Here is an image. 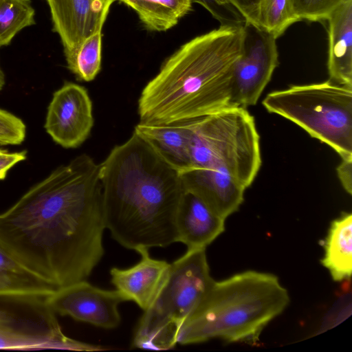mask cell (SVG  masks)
Returning a JSON list of instances; mask_svg holds the SVG:
<instances>
[{
  "label": "cell",
  "mask_w": 352,
  "mask_h": 352,
  "mask_svg": "<svg viewBox=\"0 0 352 352\" xmlns=\"http://www.w3.org/2000/svg\"><path fill=\"white\" fill-rule=\"evenodd\" d=\"M34 16L30 0H0V47L9 45L19 32L34 25Z\"/></svg>",
  "instance_id": "obj_21"
},
{
  "label": "cell",
  "mask_w": 352,
  "mask_h": 352,
  "mask_svg": "<svg viewBox=\"0 0 352 352\" xmlns=\"http://www.w3.org/2000/svg\"><path fill=\"white\" fill-rule=\"evenodd\" d=\"M48 296L0 293V349L76 351L107 349L67 337L47 302Z\"/></svg>",
  "instance_id": "obj_8"
},
{
  "label": "cell",
  "mask_w": 352,
  "mask_h": 352,
  "mask_svg": "<svg viewBox=\"0 0 352 352\" xmlns=\"http://www.w3.org/2000/svg\"><path fill=\"white\" fill-rule=\"evenodd\" d=\"M179 175L185 192L198 198L225 219L236 212L243 201L245 188L221 168L188 167L180 170Z\"/></svg>",
  "instance_id": "obj_13"
},
{
  "label": "cell",
  "mask_w": 352,
  "mask_h": 352,
  "mask_svg": "<svg viewBox=\"0 0 352 352\" xmlns=\"http://www.w3.org/2000/svg\"><path fill=\"white\" fill-rule=\"evenodd\" d=\"M347 0H289L295 16L301 20H327L331 14Z\"/></svg>",
  "instance_id": "obj_23"
},
{
  "label": "cell",
  "mask_w": 352,
  "mask_h": 352,
  "mask_svg": "<svg viewBox=\"0 0 352 352\" xmlns=\"http://www.w3.org/2000/svg\"><path fill=\"white\" fill-rule=\"evenodd\" d=\"M337 174L344 189L352 194V157L342 159L336 168Z\"/></svg>",
  "instance_id": "obj_30"
},
{
  "label": "cell",
  "mask_w": 352,
  "mask_h": 352,
  "mask_svg": "<svg viewBox=\"0 0 352 352\" xmlns=\"http://www.w3.org/2000/svg\"><path fill=\"white\" fill-rule=\"evenodd\" d=\"M213 280L206 248L187 250L170 264L158 293L144 311L134 335L133 346L157 351L174 348L183 323Z\"/></svg>",
  "instance_id": "obj_5"
},
{
  "label": "cell",
  "mask_w": 352,
  "mask_h": 352,
  "mask_svg": "<svg viewBox=\"0 0 352 352\" xmlns=\"http://www.w3.org/2000/svg\"><path fill=\"white\" fill-rule=\"evenodd\" d=\"M170 28L192 9V0H153Z\"/></svg>",
  "instance_id": "obj_26"
},
{
  "label": "cell",
  "mask_w": 352,
  "mask_h": 352,
  "mask_svg": "<svg viewBox=\"0 0 352 352\" xmlns=\"http://www.w3.org/2000/svg\"><path fill=\"white\" fill-rule=\"evenodd\" d=\"M94 126L92 102L87 89L65 82L56 91L49 104L45 129L57 144L76 148L89 137Z\"/></svg>",
  "instance_id": "obj_11"
},
{
  "label": "cell",
  "mask_w": 352,
  "mask_h": 352,
  "mask_svg": "<svg viewBox=\"0 0 352 352\" xmlns=\"http://www.w3.org/2000/svg\"><path fill=\"white\" fill-rule=\"evenodd\" d=\"M58 289L23 266L0 244V293L50 296Z\"/></svg>",
  "instance_id": "obj_19"
},
{
  "label": "cell",
  "mask_w": 352,
  "mask_h": 352,
  "mask_svg": "<svg viewBox=\"0 0 352 352\" xmlns=\"http://www.w3.org/2000/svg\"><path fill=\"white\" fill-rule=\"evenodd\" d=\"M261 0H227L242 16L245 24L257 28V14Z\"/></svg>",
  "instance_id": "obj_28"
},
{
  "label": "cell",
  "mask_w": 352,
  "mask_h": 352,
  "mask_svg": "<svg viewBox=\"0 0 352 352\" xmlns=\"http://www.w3.org/2000/svg\"><path fill=\"white\" fill-rule=\"evenodd\" d=\"M320 262L332 279H349L352 273V214L344 212L331 222Z\"/></svg>",
  "instance_id": "obj_18"
},
{
  "label": "cell",
  "mask_w": 352,
  "mask_h": 352,
  "mask_svg": "<svg viewBox=\"0 0 352 352\" xmlns=\"http://www.w3.org/2000/svg\"><path fill=\"white\" fill-rule=\"evenodd\" d=\"M242 52L234 63L232 100L236 107L256 104L278 65L276 38L250 24H245Z\"/></svg>",
  "instance_id": "obj_9"
},
{
  "label": "cell",
  "mask_w": 352,
  "mask_h": 352,
  "mask_svg": "<svg viewBox=\"0 0 352 352\" xmlns=\"http://www.w3.org/2000/svg\"><path fill=\"white\" fill-rule=\"evenodd\" d=\"M6 82L5 74L0 67V91L3 89Z\"/></svg>",
  "instance_id": "obj_31"
},
{
  "label": "cell",
  "mask_w": 352,
  "mask_h": 352,
  "mask_svg": "<svg viewBox=\"0 0 352 352\" xmlns=\"http://www.w3.org/2000/svg\"><path fill=\"white\" fill-rule=\"evenodd\" d=\"M327 20L329 80L352 87V0L343 3Z\"/></svg>",
  "instance_id": "obj_16"
},
{
  "label": "cell",
  "mask_w": 352,
  "mask_h": 352,
  "mask_svg": "<svg viewBox=\"0 0 352 352\" xmlns=\"http://www.w3.org/2000/svg\"><path fill=\"white\" fill-rule=\"evenodd\" d=\"M244 37V23L221 24L180 46L142 89L140 122L180 123L236 107L232 71Z\"/></svg>",
  "instance_id": "obj_3"
},
{
  "label": "cell",
  "mask_w": 352,
  "mask_h": 352,
  "mask_svg": "<svg viewBox=\"0 0 352 352\" xmlns=\"http://www.w3.org/2000/svg\"><path fill=\"white\" fill-rule=\"evenodd\" d=\"M262 104L331 146L342 159L352 157V87L330 80L292 85L269 93Z\"/></svg>",
  "instance_id": "obj_7"
},
{
  "label": "cell",
  "mask_w": 352,
  "mask_h": 352,
  "mask_svg": "<svg viewBox=\"0 0 352 352\" xmlns=\"http://www.w3.org/2000/svg\"><path fill=\"white\" fill-rule=\"evenodd\" d=\"M225 221L198 198L185 192L176 217L177 242L187 250L206 248L224 232Z\"/></svg>",
  "instance_id": "obj_15"
},
{
  "label": "cell",
  "mask_w": 352,
  "mask_h": 352,
  "mask_svg": "<svg viewBox=\"0 0 352 352\" xmlns=\"http://www.w3.org/2000/svg\"><path fill=\"white\" fill-rule=\"evenodd\" d=\"M65 56L68 69L78 80H93L101 69L102 31L94 33Z\"/></svg>",
  "instance_id": "obj_20"
},
{
  "label": "cell",
  "mask_w": 352,
  "mask_h": 352,
  "mask_svg": "<svg viewBox=\"0 0 352 352\" xmlns=\"http://www.w3.org/2000/svg\"><path fill=\"white\" fill-rule=\"evenodd\" d=\"M206 8L221 24H239L244 20L232 6H221L214 0H192Z\"/></svg>",
  "instance_id": "obj_27"
},
{
  "label": "cell",
  "mask_w": 352,
  "mask_h": 352,
  "mask_svg": "<svg viewBox=\"0 0 352 352\" xmlns=\"http://www.w3.org/2000/svg\"><path fill=\"white\" fill-rule=\"evenodd\" d=\"M218 4L221 6H231L230 5L227 0H214Z\"/></svg>",
  "instance_id": "obj_32"
},
{
  "label": "cell",
  "mask_w": 352,
  "mask_h": 352,
  "mask_svg": "<svg viewBox=\"0 0 352 352\" xmlns=\"http://www.w3.org/2000/svg\"><path fill=\"white\" fill-rule=\"evenodd\" d=\"M299 21L289 0H261L257 14V28L273 35L281 36L293 23Z\"/></svg>",
  "instance_id": "obj_22"
},
{
  "label": "cell",
  "mask_w": 352,
  "mask_h": 352,
  "mask_svg": "<svg viewBox=\"0 0 352 352\" xmlns=\"http://www.w3.org/2000/svg\"><path fill=\"white\" fill-rule=\"evenodd\" d=\"M138 253L141 258L133 266L111 269V281L128 301L135 302L144 311L151 305L164 282L170 263L151 257L148 250H142Z\"/></svg>",
  "instance_id": "obj_14"
},
{
  "label": "cell",
  "mask_w": 352,
  "mask_h": 352,
  "mask_svg": "<svg viewBox=\"0 0 352 352\" xmlns=\"http://www.w3.org/2000/svg\"><path fill=\"white\" fill-rule=\"evenodd\" d=\"M190 166L221 168L245 189L261 166L260 136L246 108L233 107L188 121Z\"/></svg>",
  "instance_id": "obj_6"
},
{
  "label": "cell",
  "mask_w": 352,
  "mask_h": 352,
  "mask_svg": "<svg viewBox=\"0 0 352 352\" xmlns=\"http://www.w3.org/2000/svg\"><path fill=\"white\" fill-rule=\"evenodd\" d=\"M100 164L81 154L0 213V244L57 287L85 280L104 253Z\"/></svg>",
  "instance_id": "obj_1"
},
{
  "label": "cell",
  "mask_w": 352,
  "mask_h": 352,
  "mask_svg": "<svg viewBox=\"0 0 352 352\" xmlns=\"http://www.w3.org/2000/svg\"><path fill=\"white\" fill-rule=\"evenodd\" d=\"M133 9L145 28L151 31L163 32L168 25L153 0H117Z\"/></svg>",
  "instance_id": "obj_24"
},
{
  "label": "cell",
  "mask_w": 352,
  "mask_h": 352,
  "mask_svg": "<svg viewBox=\"0 0 352 352\" xmlns=\"http://www.w3.org/2000/svg\"><path fill=\"white\" fill-rule=\"evenodd\" d=\"M128 301L117 289L97 287L86 280L58 288L47 302L55 312L104 329H114L121 321L118 306Z\"/></svg>",
  "instance_id": "obj_10"
},
{
  "label": "cell",
  "mask_w": 352,
  "mask_h": 352,
  "mask_svg": "<svg viewBox=\"0 0 352 352\" xmlns=\"http://www.w3.org/2000/svg\"><path fill=\"white\" fill-rule=\"evenodd\" d=\"M116 1L47 0L53 30L60 38L65 54L74 51L94 33L102 31Z\"/></svg>",
  "instance_id": "obj_12"
},
{
  "label": "cell",
  "mask_w": 352,
  "mask_h": 352,
  "mask_svg": "<svg viewBox=\"0 0 352 352\" xmlns=\"http://www.w3.org/2000/svg\"><path fill=\"white\" fill-rule=\"evenodd\" d=\"M134 132L179 171L190 167V129L188 121L166 125L140 122Z\"/></svg>",
  "instance_id": "obj_17"
},
{
  "label": "cell",
  "mask_w": 352,
  "mask_h": 352,
  "mask_svg": "<svg viewBox=\"0 0 352 352\" xmlns=\"http://www.w3.org/2000/svg\"><path fill=\"white\" fill-rule=\"evenodd\" d=\"M25 133V125L20 118L0 109V145L20 144Z\"/></svg>",
  "instance_id": "obj_25"
},
{
  "label": "cell",
  "mask_w": 352,
  "mask_h": 352,
  "mask_svg": "<svg viewBox=\"0 0 352 352\" xmlns=\"http://www.w3.org/2000/svg\"><path fill=\"white\" fill-rule=\"evenodd\" d=\"M105 228L138 252L177 242L176 217L185 191L179 171L133 131L100 164Z\"/></svg>",
  "instance_id": "obj_2"
},
{
  "label": "cell",
  "mask_w": 352,
  "mask_h": 352,
  "mask_svg": "<svg viewBox=\"0 0 352 352\" xmlns=\"http://www.w3.org/2000/svg\"><path fill=\"white\" fill-rule=\"evenodd\" d=\"M25 158V151L10 153L0 148V180L6 178L12 167Z\"/></svg>",
  "instance_id": "obj_29"
},
{
  "label": "cell",
  "mask_w": 352,
  "mask_h": 352,
  "mask_svg": "<svg viewBox=\"0 0 352 352\" xmlns=\"http://www.w3.org/2000/svg\"><path fill=\"white\" fill-rule=\"evenodd\" d=\"M289 302L287 290L270 273L248 270L214 280L183 323L177 343L197 344L219 338L254 344Z\"/></svg>",
  "instance_id": "obj_4"
}]
</instances>
